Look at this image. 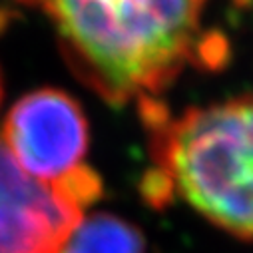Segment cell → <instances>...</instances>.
Listing matches in <instances>:
<instances>
[{
  "label": "cell",
  "instance_id": "cell-1",
  "mask_svg": "<svg viewBox=\"0 0 253 253\" xmlns=\"http://www.w3.org/2000/svg\"><path fill=\"white\" fill-rule=\"evenodd\" d=\"M72 72L112 106L160 100L200 66L206 0H36Z\"/></svg>",
  "mask_w": 253,
  "mask_h": 253
},
{
  "label": "cell",
  "instance_id": "cell-2",
  "mask_svg": "<svg viewBox=\"0 0 253 253\" xmlns=\"http://www.w3.org/2000/svg\"><path fill=\"white\" fill-rule=\"evenodd\" d=\"M138 110L152 158L144 198L154 208L181 200L223 231L253 239V94L177 116L162 100Z\"/></svg>",
  "mask_w": 253,
  "mask_h": 253
},
{
  "label": "cell",
  "instance_id": "cell-3",
  "mask_svg": "<svg viewBox=\"0 0 253 253\" xmlns=\"http://www.w3.org/2000/svg\"><path fill=\"white\" fill-rule=\"evenodd\" d=\"M100 192L88 166L56 185L32 177L0 138V253H60Z\"/></svg>",
  "mask_w": 253,
  "mask_h": 253
},
{
  "label": "cell",
  "instance_id": "cell-4",
  "mask_svg": "<svg viewBox=\"0 0 253 253\" xmlns=\"http://www.w3.org/2000/svg\"><path fill=\"white\" fill-rule=\"evenodd\" d=\"M2 142L24 171L56 185L86 166L88 122L70 94L42 88L12 106Z\"/></svg>",
  "mask_w": 253,
  "mask_h": 253
},
{
  "label": "cell",
  "instance_id": "cell-5",
  "mask_svg": "<svg viewBox=\"0 0 253 253\" xmlns=\"http://www.w3.org/2000/svg\"><path fill=\"white\" fill-rule=\"evenodd\" d=\"M60 253H146L142 231L112 213L84 217Z\"/></svg>",
  "mask_w": 253,
  "mask_h": 253
},
{
  "label": "cell",
  "instance_id": "cell-6",
  "mask_svg": "<svg viewBox=\"0 0 253 253\" xmlns=\"http://www.w3.org/2000/svg\"><path fill=\"white\" fill-rule=\"evenodd\" d=\"M235 2H237V4H249L251 0H235Z\"/></svg>",
  "mask_w": 253,
  "mask_h": 253
},
{
  "label": "cell",
  "instance_id": "cell-7",
  "mask_svg": "<svg viewBox=\"0 0 253 253\" xmlns=\"http://www.w3.org/2000/svg\"><path fill=\"white\" fill-rule=\"evenodd\" d=\"M0 96H2V88H0Z\"/></svg>",
  "mask_w": 253,
  "mask_h": 253
}]
</instances>
